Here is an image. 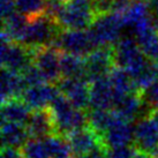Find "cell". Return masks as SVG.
Here are the masks:
<instances>
[{
	"label": "cell",
	"instance_id": "obj_1",
	"mask_svg": "<svg viewBox=\"0 0 158 158\" xmlns=\"http://www.w3.org/2000/svg\"><path fill=\"white\" fill-rule=\"evenodd\" d=\"M57 134L67 136L80 128L88 126V113L74 106L62 94L48 106Z\"/></svg>",
	"mask_w": 158,
	"mask_h": 158
},
{
	"label": "cell",
	"instance_id": "obj_2",
	"mask_svg": "<svg viewBox=\"0 0 158 158\" xmlns=\"http://www.w3.org/2000/svg\"><path fill=\"white\" fill-rule=\"evenodd\" d=\"M114 62L119 67L127 70L135 80L149 69L152 60L144 54L136 40L123 37L113 46Z\"/></svg>",
	"mask_w": 158,
	"mask_h": 158
},
{
	"label": "cell",
	"instance_id": "obj_3",
	"mask_svg": "<svg viewBox=\"0 0 158 158\" xmlns=\"http://www.w3.org/2000/svg\"><path fill=\"white\" fill-rule=\"evenodd\" d=\"M61 30V27L57 21L44 13L34 19H29L26 34L21 43L32 48L53 46Z\"/></svg>",
	"mask_w": 158,
	"mask_h": 158
},
{
	"label": "cell",
	"instance_id": "obj_4",
	"mask_svg": "<svg viewBox=\"0 0 158 158\" xmlns=\"http://www.w3.org/2000/svg\"><path fill=\"white\" fill-rule=\"evenodd\" d=\"M96 18L92 0H67L62 12L57 18L62 30H87Z\"/></svg>",
	"mask_w": 158,
	"mask_h": 158
},
{
	"label": "cell",
	"instance_id": "obj_5",
	"mask_svg": "<svg viewBox=\"0 0 158 158\" xmlns=\"http://www.w3.org/2000/svg\"><path fill=\"white\" fill-rule=\"evenodd\" d=\"M123 28L125 22L123 15L110 12L96 15L88 31L97 48L113 46L121 40Z\"/></svg>",
	"mask_w": 158,
	"mask_h": 158
},
{
	"label": "cell",
	"instance_id": "obj_6",
	"mask_svg": "<svg viewBox=\"0 0 158 158\" xmlns=\"http://www.w3.org/2000/svg\"><path fill=\"white\" fill-rule=\"evenodd\" d=\"M134 149L155 155L158 150V111L145 112L134 126Z\"/></svg>",
	"mask_w": 158,
	"mask_h": 158
},
{
	"label": "cell",
	"instance_id": "obj_7",
	"mask_svg": "<svg viewBox=\"0 0 158 158\" xmlns=\"http://www.w3.org/2000/svg\"><path fill=\"white\" fill-rule=\"evenodd\" d=\"M53 46L61 52L72 53L80 57H87L97 48L88 30L72 29L60 31Z\"/></svg>",
	"mask_w": 158,
	"mask_h": 158
},
{
	"label": "cell",
	"instance_id": "obj_8",
	"mask_svg": "<svg viewBox=\"0 0 158 158\" xmlns=\"http://www.w3.org/2000/svg\"><path fill=\"white\" fill-rule=\"evenodd\" d=\"M60 52L61 51L54 46L32 48V64L40 70L48 83L57 84L60 79H62L60 70Z\"/></svg>",
	"mask_w": 158,
	"mask_h": 158
},
{
	"label": "cell",
	"instance_id": "obj_9",
	"mask_svg": "<svg viewBox=\"0 0 158 158\" xmlns=\"http://www.w3.org/2000/svg\"><path fill=\"white\" fill-rule=\"evenodd\" d=\"M85 79L89 82L105 77L115 66L113 46H98L84 59Z\"/></svg>",
	"mask_w": 158,
	"mask_h": 158
},
{
	"label": "cell",
	"instance_id": "obj_10",
	"mask_svg": "<svg viewBox=\"0 0 158 158\" xmlns=\"http://www.w3.org/2000/svg\"><path fill=\"white\" fill-rule=\"evenodd\" d=\"M32 64V48L18 42L1 43V66L15 73H22Z\"/></svg>",
	"mask_w": 158,
	"mask_h": 158
},
{
	"label": "cell",
	"instance_id": "obj_11",
	"mask_svg": "<svg viewBox=\"0 0 158 158\" xmlns=\"http://www.w3.org/2000/svg\"><path fill=\"white\" fill-rule=\"evenodd\" d=\"M103 142L107 149L129 147L131 144H134V127L132 123L125 120L115 113L113 121L103 135Z\"/></svg>",
	"mask_w": 158,
	"mask_h": 158
},
{
	"label": "cell",
	"instance_id": "obj_12",
	"mask_svg": "<svg viewBox=\"0 0 158 158\" xmlns=\"http://www.w3.org/2000/svg\"><path fill=\"white\" fill-rule=\"evenodd\" d=\"M90 82L85 79H67L62 77L57 83L64 96L81 110L90 106Z\"/></svg>",
	"mask_w": 158,
	"mask_h": 158
},
{
	"label": "cell",
	"instance_id": "obj_13",
	"mask_svg": "<svg viewBox=\"0 0 158 158\" xmlns=\"http://www.w3.org/2000/svg\"><path fill=\"white\" fill-rule=\"evenodd\" d=\"M60 94L61 92L58 85H53L52 83H43L40 85L28 87L23 92L21 99L31 110H40L48 107Z\"/></svg>",
	"mask_w": 158,
	"mask_h": 158
},
{
	"label": "cell",
	"instance_id": "obj_14",
	"mask_svg": "<svg viewBox=\"0 0 158 158\" xmlns=\"http://www.w3.org/2000/svg\"><path fill=\"white\" fill-rule=\"evenodd\" d=\"M74 156H83L98 147H105L102 137L91 127L85 126L67 135Z\"/></svg>",
	"mask_w": 158,
	"mask_h": 158
},
{
	"label": "cell",
	"instance_id": "obj_15",
	"mask_svg": "<svg viewBox=\"0 0 158 158\" xmlns=\"http://www.w3.org/2000/svg\"><path fill=\"white\" fill-rule=\"evenodd\" d=\"M144 106L147 105L142 98L141 92H132L128 95L117 97L112 110L118 114L119 117L132 123L135 119L141 118L145 112H148V111L143 112Z\"/></svg>",
	"mask_w": 158,
	"mask_h": 158
},
{
	"label": "cell",
	"instance_id": "obj_16",
	"mask_svg": "<svg viewBox=\"0 0 158 158\" xmlns=\"http://www.w3.org/2000/svg\"><path fill=\"white\" fill-rule=\"evenodd\" d=\"M115 97V91L107 76L90 82V106L92 109L112 110Z\"/></svg>",
	"mask_w": 158,
	"mask_h": 158
},
{
	"label": "cell",
	"instance_id": "obj_17",
	"mask_svg": "<svg viewBox=\"0 0 158 158\" xmlns=\"http://www.w3.org/2000/svg\"><path fill=\"white\" fill-rule=\"evenodd\" d=\"M26 126L30 137H45L57 134L52 114L48 107L32 111Z\"/></svg>",
	"mask_w": 158,
	"mask_h": 158
},
{
	"label": "cell",
	"instance_id": "obj_18",
	"mask_svg": "<svg viewBox=\"0 0 158 158\" xmlns=\"http://www.w3.org/2000/svg\"><path fill=\"white\" fill-rule=\"evenodd\" d=\"M28 88L22 74L15 73L6 68L1 72V103L10 99L21 98L24 90Z\"/></svg>",
	"mask_w": 158,
	"mask_h": 158
},
{
	"label": "cell",
	"instance_id": "obj_19",
	"mask_svg": "<svg viewBox=\"0 0 158 158\" xmlns=\"http://www.w3.org/2000/svg\"><path fill=\"white\" fill-rule=\"evenodd\" d=\"M1 139H2V147H13L20 149L26 144V142L30 139V136L26 125L2 121Z\"/></svg>",
	"mask_w": 158,
	"mask_h": 158
},
{
	"label": "cell",
	"instance_id": "obj_20",
	"mask_svg": "<svg viewBox=\"0 0 158 158\" xmlns=\"http://www.w3.org/2000/svg\"><path fill=\"white\" fill-rule=\"evenodd\" d=\"M107 79L112 84L117 97L128 95L132 92H140L136 87L133 76L123 67H119L117 65L113 66V68L110 70V73L107 75Z\"/></svg>",
	"mask_w": 158,
	"mask_h": 158
},
{
	"label": "cell",
	"instance_id": "obj_21",
	"mask_svg": "<svg viewBox=\"0 0 158 158\" xmlns=\"http://www.w3.org/2000/svg\"><path fill=\"white\" fill-rule=\"evenodd\" d=\"M30 107L20 99H10L2 103L1 107V119L7 123H18L26 125L30 118Z\"/></svg>",
	"mask_w": 158,
	"mask_h": 158
},
{
	"label": "cell",
	"instance_id": "obj_22",
	"mask_svg": "<svg viewBox=\"0 0 158 158\" xmlns=\"http://www.w3.org/2000/svg\"><path fill=\"white\" fill-rule=\"evenodd\" d=\"M60 70L62 77L85 79V61L83 57L72 53L60 52Z\"/></svg>",
	"mask_w": 158,
	"mask_h": 158
},
{
	"label": "cell",
	"instance_id": "obj_23",
	"mask_svg": "<svg viewBox=\"0 0 158 158\" xmlns=\"http://www.w3.org/2000/svg\"><path fill=\"white\" fill-rule=\"evenodd\" d=\"M114 115L115 113L113 110L92 109V111H89L88 113V126L91 127L103 140V135L113 121Z\"/></svg>",
	"mask_w": 158,
	"mask_h": 158
},
{
	"label": "cell",
	"instance_id": "obj_24",
	"mask_svg": "<svg viewBox=\"0 0 158 158\" xmlns=\"http://www.w3.org/2000/svg\"><path fill=\"white\" fill-rule=\"evenodd\" d=\"M151 14L152 13L150 10L148 2L145 4L143 1H134L131 5V7L126 10V13L123 14L125 27L132 28V27L135 26L136 23H139L142 20L149 18Z\"/></svg>",
	"mask_w": 158,
	"mask_h": 158
},
{
	"label": "cell",
	"instance_id": "obj_25",
	"mask_svg": "<svg viewBox=\"0 0 158 158\" xmlns=\"http://www.w3.org/2000/svg\"><path fill=\"white\" fill-rule=\"evenodd\" d=\"M18 12L28 19H34L45 13V0H15Z\"/></svg>",
	"mask_w": 158,
	"mask_h": 158
},
{
	"label": "cell",
	"instance_id": "obj_26",
	"mask_svg": "<svg viewBox=\"0 0 158 158\" xmlns=\"http://www.w3.org/2000/svg\"><path fill=\"white\" fill-rule=\"evenodd\" d=\"M22 76L28 87H34V85H40L43 83H48V81L45 80L44 75L40 73V70L37 67L31 64L30 66H28L26 69L23 70Z\"/></svg>",
	"mask_w": 158,
	"mask_h": 158
},
{
	"label": "cell",
	"instance_id": "obj_27",
	"mask_svg": "<svg viewBox=\"0 0 158 158\" xmlns=\"http://www.w3.org/2000/svg\"><path fill=\"white\" fill-rule=\"evenodd\" d=\"M141 95H142L145 105L150 110L158 111V81L154 82L143 91H141Z\"/></svg>",
	"mask_w": 158,
	"mask_h": 158
},
{
	"label": "cell",
	"instance_id": "obj_28",
	"mask_svg": "<svg viewBox=\"0 0 158 158\" xmlns=\"http://www.w3.org/2000/svg\"><path fill=\"white\" fill-rule=\"evenodd\" d=\"M67 0H45V14L57 21L59 14L66 5Z\"/></svg>",
	"mask_w": 158,
	"mask_h": 158
},
{
	"label": "cell",
	"instance_id": "obj_29",
	"mask_svg": "<svg viewBox=\"0 0 158 158\" xmlns=\"http://www.w3.org/2000/svg\"><path fill=\"white\" fill-rule=\"evenodd\" d=\"M135 150L129 147H121V148H113L107 149L106 158H133L135 155Z\"/></svg>",
	"mask_w": 158,
	"mask_h": 158
},
{
	"label": "cell",
	"instance_id": "obj_30",
	"mask_svg": "<svg viewBox=\"0 0 158 158\" xmlns=\"http://www.w3.org/2000/svg\"><path fill=\"white\" fill-rule=\"evenodd\" d=\"M132 4V0H111V12L123 15Z\"/></svg>",
	"mask_w": 158,
	"mask_h": 158
},
{
	"label": "cell",
	"instance_id": "obj_31",
	"mask_svg": "<svg viewBox=\"0 0 158 158\" xmlns=\"http://www.w3.org/2000/svg\"><path fill=\"white\" fill-rule=\"evenodd\" d=\"M0 8H1V18H2V20L8 18L12 14L15 13V9H16L15 0H1L0 1Z\"/></svg>",
	"mask_w": 158,
	"mask_h": 158
},
{
	"label": "cell",
	"instance_id": "obj_32",
	"mask_svg": "<svg viewBox=\"0 0 158 158\" xmlns=\"http://www.w3.org/2000/svg\"><path fill=\"white\" fill-rule=\"evenodd\" d=\"M1 158H23V155L21 149H19V148L2 147V149H1Z\"/></svg>",
	"mask_w": 158,
	"mask_h": 158
},
{
	"label": "cell",
	"instance_id": "obj_33",
	"mask_svg": "<svg viewBox=\"0 0 158 158\" xmlns=\"http://www.w3.org/2000/svg\"><path fill=\"white\" fill-rule=\"evenodd\" d=\"M148 5L154 15H158V0H148Z\"/></svg>",
	"mask_w": 158,
	"mask_h": 158
},
{
	"label": "cell",
	"instance_id": "obj_34",
	"mask_svg": "<svg viewBox=\"0 0 158 158\" xmlns=\"http://www.w3.org/2000/svg\"><path fill=\"white\" fill-rule=\"evenodd\" d=\"M133 158H155V157L152 156V155L145 154V152H142V151L136 150L135 155H134V157H133Z\"/></svg>",
	"mask_w": 158,
	"mask_h": 158
},
{
	"label": "cell",
	"instance_id": "obj_35",
	"mask_svg": "<svg viewBox=\"0 0 158 158\" xmlns=\"http://www.w3.org/2000/svg\"><path fill=\"white\" fill-rule=\"evenodd\" d=\"M98 1H105V0H92V2H98Z\"/></svg>",
	"mask_w": 158,
	"mask_h": 158
},
{
	"label": "cell",
	"instance_id": "obj_36",
	"mask_svg": "<svg viewBox=\"0 0 158 158\" xmlns=\"http://www.w3.org/2000/svg\"><path fill=\"white\" fill-rule=\"evenodd\" d=\"M154 156H155V157H156V158H158V150H157V151H156V152H155Z\"/></svg>",
	"mask_w": 158,
	"mask_h": 158
},
{
	"label": "cell",
	"instance_id": "obj_37",
	"mask_svg": "<svg viewBox=\"0 0 158 158\" xmlns=\"http://www.w3.org/2000/svg\"><path fill=\"white\" fill-rule=\"evenodd\" d=\"M134 1H143V0H134Z\"/></svg>",
	"mask_w": 158,
	"mask_h": 158
}]
</instances>
